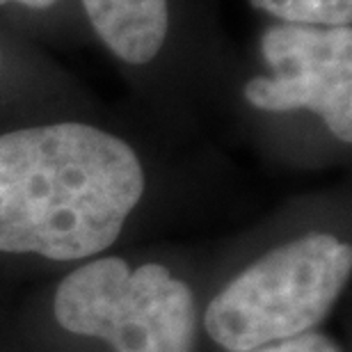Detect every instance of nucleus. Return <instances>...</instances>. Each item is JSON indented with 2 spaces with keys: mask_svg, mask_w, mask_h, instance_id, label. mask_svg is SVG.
Wrapping results in <instances>:
<instances>
[{
  "mask_svg": "<svg viewBox=\"0 0 352 352\" xmlns=\"http://www.w3.org/2000/svg\"><path fill=\"white\" fill-rule=\"evenodd\" d=\"M352 272V248L309 231L238 272L204 311V329L229 352H250L311 332L339 302Z\"/></svg>",
  "mask_w": 352,
  "mask_h": 352,
  "instance_id": "2",
  "label": "nucleus"
},
{
  "mask_svg": "<svg viewBox=\"0 0 352 352\" xmlns=\"http://www.w3.org/2000/svg\"><path fill=\"white\" fill-rule=\"evenodd\" d=\"M67 78L44 53V46L0 25V98L55 94Z\"/></svg>",
  "mask_w": 352,
  "mask_h": 352,
  "instance_id": "7",
  "label": "nucleus"
},
{
  "mask_svg": "<svg viewBox=\"0 0 352 352\" xmlns=\"http://www.w3.org/2000/svg\"><path fill=\"white\" fill-rule=\"evenodd\" d=\"M149 186L142 149L108 126L65 115L0 129V252L96 258Z\"/></svg>",
  "mask_w": 352,
  "mask_h": 352,
  "instance_id": "1",
  "label": "nucleus"
},
{
  "mask_svg": "<svg viewBox=\"0 0 352 352\" xmlns=\"http://www.w3.org/2000/svg\"><path fill=\"white\" fill-rule=\"evenodd\" d=\"M53 314L62 329L101 339L112 352H195L197 307L183 279L165 265L131 267L96 256L55 288Z\"/></svg>",
  "mask_w": 352,
  "mask_h": 352,
  "instance_id": "5",
  "label": "nucleus"
},
{
  "mask_svg": "<svg viewBox=\"0 0 352 352\" xmlns=\"http://www.w3.org/2000/svg\"><path fill=\"white\" fill-rule=\"evenodd\" d=\"M89 41L138 85L220 87L236 60L220 0H78Z\"/></svg>",
  "mask_w": 352,
  "mask_h": 352,
  "instance_id": "4",
  "label": "nucleus"
},
{
  "mask_svg": "<svg viewBox=\"0 0 352 352\" xmlns=\"http://www.w3.org/2000/svg\"><path fill=\"white\" fill-rule=\"evenodd\" d=\"M263 21L295 25H352V0H248Z\"/></svg>",
  "mask_w": 352,
  "mask_h": 352,
  "instance_id": "8",
  "label": "nucleus"
},
{
  "mask_svg": "<svg viewBox=\"0 0 352 352\" xmlns=\"http://www.w3.org/2000/svg\"><path fill=\"white\" fill-rule=\"evenodd\" d=\"M0 25L39 46H80L89 34L78 0H0Z\"/></svg>",
  "mask_w": 352,
  "mask_h": 352,
  "instance_id": "6",
  "label": "nucleus"
},
{
  "mask_svg": "<svg viewBox=\"0 0 352 352\" xmlns=\"http://www.w3.org/2000/svg\"><path fill=\"white\" fill-rule=\"evenodd\" d=\"M227 82L252 117L300 119L339 149L352 144V25L263 21Z\"/></svg>",
  "mask_w": 352,
  "mask_h": 352,
  "instance_id": "3",
  "label": "nucleus"
},
{
  "mask_svg": "<svg viewBox=\"0 0 352 352\" xmlns=\"http://www.w3.org/2000/svg\"><path fill=\"white\" fill-rule=\"evenodd\" d=\"M250 352H341V348L325 334L307 332V334L293 336V339L267 343V346H261Z\"/></svg>",
  "mask_w": 352,
  "mask_h": 352,
  "instance_id": "9",
  "label": "nucleus"
}]
</instances>
